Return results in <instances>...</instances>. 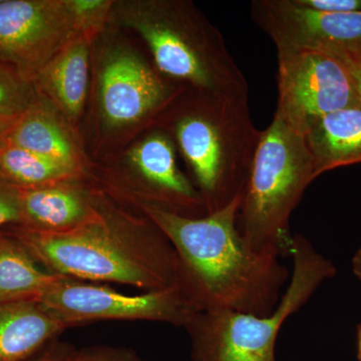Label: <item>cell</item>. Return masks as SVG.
<instances>
[{"instance_id": "1", "label": "cell", "mask_w": 361, "mask_h": 361, "mask_svg": "<svg viewBox=\"0 0 361 361\" xmlns=\"http://www.w3.org/2000/svg\"><path fill=\"white\" fill-rule=\"evenodd\" d=\"M240 198L201 218L140 204L174 248L178 287L198 312L269 315L290 279L281 257L255 251L242 238L237 228Z\"/></svg>"}, {"instance_id": "2", "label": "cell", "mask_w": 361, "mask_h": 361, "mask_svg": "<svg viewBox=\"0 0 361 361\" xmlns=\"http://www.w3.org/2000/svg\"><path fill=\"white\" fill-rule=\"evenodd\" d=\"M4 230L52 274L145 292L179 284L177 254L148 218L135 219L101 204L94 220L73 231L44 234L20 226Z\"/></svg>"}, {"instance_id": "3", "label": "cell", "mask_w": 361, "mask_h": 361, "mask_svg": "<svg viewBox=\"0 0 361 361\" xmlns=\"http://www.w3.org/2000/svg\"><path fill=\"white\" fill-rule=\"evenodd\" d=\"M195 90L172 133L211 214L241 197L262 130L252 122L249 94Z\"/></svg>"}, {"instance_id": "4", "label": "cell", "mask_w": 361, "mask_h": 361, "mask_svg": "<svg viewBox=\"0 0 361 361\" xmlns=\"http://www.w3.org/2000/svg\"><path fill=\"white\" fill-rule=\"evenodd\" d=\"M315 179L303 135L274 115L262 130L240 198L237 228L247 245L262 253L289 256L292 213Z\"/></svg>"}, {"instance_id": "5", "label": "cell", "mask_w": 361, "mask_h": 361, "mask_svg": "<svg viewBox=\"0 0 361 361\" xmlns=\"http://www.w3.org/2000/svg\"><path fill=\"white\" fill-rule=\"evenodd\" d=\"M289 256L290 279L271 314L226 311L195 314L185 327L191 337L194 361H276L275 345L284 323L337 272L334 262L302 235H294Z\"/></svg>"}, {"instance_id": "6", "label": "cell", "mask_w": 361, "mask_h": 361, "mask_svg": "<svg viewBox=\"0 0 361 361\" xmlns=\"http://www.w3.org/2000/svg\"><path fill=\"white\" fill-rule=\"evenodd\" d=\"M135 27L158 70L193 90L249 94L245 77L219 30L184 2H154Z\"/></svg>"}, {"instance_id": "7", "label": "cell", "mask_w": 361, "mask_h": 361, "mask_svg": "<svg viewBox=\"0 0 361 361\" xmlns=\"http://www.w3.org/2000/svg\"><path fill=\"white\" fill-rule=\"evenodd\" d=\"M39 302L66 329L103 320H141L185 329L198 313L179 287L130 295L59 275Z\"/></svg>"}, {"instance_id": "8", "label": "cell", "mask_w": 361, "mask_h": 361, "mask_svg": "<svg viewBox=\"0 0 361 361\" xmlns=\"http://www.w3.org/2000/svg\"><path fill=\"white\" fill-rule=\"evenodd\" d=\"M274 115L300 134L332 111L360 106L348 66L331 52L302 51L278 56Z\"/></svg>"}, {"instance_id": "9", "label": "cell", "mask_w": 361, "mask_h": 361, "mask_svg": "<svg viewBox=\"0 0 361 361\" xmlns=\"http://www.w3.org/2000/svg\"><path fill=\"white\" fill-rule=\"evenodd\" d=\"M80 28L70 1H0V63L30 80Z\"/></svg>"}, {"instance_id": "10", "label": "cell", "mask_w": 361, "mask_h": 361, "mask_svg": "<svg viewBox=\"0 0 361 361\" xmlns=\"http://www.w3.org/2000/svg\"><path fill=\"white\" fill-rule=\"evenodd\" d=\"M251 16L274 42L278 56L302 51H355L361 47V13H324L297 0H254Z\"/></svg>"}, {"instance_id": "11", "label": "cell", "mask_w": 361, "mask_h": 361, "mask_svg": "<svg viewBox=\"0 0 361 361\" xmlns=\"http://www.w3.org/2000/svg\"><path fill=\"white\" fill-rule=\"evenodd\" d=\"M174 92L142 59L128 52L111 56L101 75L106 121L122 126L142 120L170 104Z\"/></svg>"}, {"instance_id": "12", "label": "cell", "mask_w": 361, "mask_h": 361, "mask_svg": "<svg viewBox=\"0 0 361 361\" xmlns=\"http://www.w3.org/2000/svg\"><path fill=\"white\" fill-rule=\"evenodd\" d=\"M130 161L144 187L146 204L188 218L207 215L205 205L197 188L180 172L175 147L161 132L149 135L130 153Z\"/></svg>"}, {"instance_id": "13", "label": "cell", "mask_w": 361, "mask_h": 361, "mask_svg": "<svg viewBox=\"0 0 361 361\" xmlns=\"http://www.w3.org/2000/svg\"><path fill=\"white\" fill-rule=\"evenodd\" d=\"M20 227L44 234L73 231L94 219L101 204L70 182L18 189Z\"/></svg>"}, {"instance_id": "14", "label": "cell", "mask_w": 361, "mask_h": 361, "mask_svg": "<svg viewBox=\"0 0 361 361\" xmlns=\"http://www.w3.org/2000/svg\"><path fill=\"white\" fill-rule=\"evenodd\" d=\"M66 329L39 301H0V361H25Z\"/></svg>"}, {"instance_id": "15", "label": "cell", "mask_w": 361, "mask_h": 361, "mask_svg": "<svg viewBox=\"0 0 361 361\" xmlns=\"http://www.w3.org/2000/svg\"><path fill=\"white\" fill-rule=\"evenodd\" d=\"M302 135L312 157L315 178L334 169L361 163L360 106L320 116Z\"/></svg>"}, {"instance_id": "16", "label": "cell", "mask_w": 361, "mask_h": 361, "mask_svg": "<svg viewBox=\"0 0 361 361\" xmlns=\"http://www.w3.org/2000/svg\"><path fill=\"white\" fill-rule=\"evenodd\" d=\"M37 77L66 115L77 116L84 106L89 82L87 37H73Z\"/></svg>"}, {"instance_id": "17", "label": "cell", "mask_w": 361, "mask_h": 361, "mask_svg": "<svg viewBox=\"0 0 361 361\" xmlns=\"http://www.w3.org/2000/svg\"><path fill=\"white\" fill-rule=\"evenodd\" d=\"M58 277L44 269L13 235L0 230V301H39Z\"/></svg>"}, {"instance_id": "18", "label": "cell", "mask_w": 361, "mask_h": 361, "mask_svg": "<svg viewBox=\"0 0 361 361\" xmlns=\"http://www.w3.org/2000/svg\"><path fill=\"white\" fill-rule=\"evenodd\" d=\"M7 142L49 159L75 175L80 173V161L70 139L51 116L33 104L16 118Z\"/></svg>"}, {"instance_id": "19", "label": "cell", "mask_w": 361, "mask_h": 361, "mask_svg": "<svg viewBox=\"0 0 361 361\" xmlns=\"http://www.w3.org/2000/svg\"><path fill=\"white\" fill-rule=\"evenodd\" d=\"M78 175L49 159L14 145L0 148V179L18 189L73 180Z\"/></svg>"}, {"instance_id": "20", "label": "cell", "mask_w": 361, "mask_h": 361, "mask_svg": "<svg viewBox=\"0 0 361 361\" xmlns=\"http://www.w3.org/2000/svg\"><path fill=\"white\" fill-rule=\"evenodd\" d=\"M28 80L0 63V115L16 116L32 104Z\"/></svg>"}, {"instance_id": "21", "label": "cell", "mask_w": 361, "mask_h": 361, "mask_svg": "<svg viewBox=\"0 0 361 361\" xmlns=\"http://www.w3.org/2000/svg\"><path fill=\"white\" fill-rule=\"evenodd\" d=\"M66 361H147L129 348L94 345L75 348L73 346Z\"/></svg>"}, {"instance_id": "22", "label": "cell", "mask_w": 361, "mask_h": 361, "mask_svg": "<svg viewBox=\"0 0 361 361\" xmlns=\"http://www.w3.org/2000/svg\"><path fill=\"white\" fill-rule=\"evenodd\" d=\"M18 189L0 179V230L20 225Z\"/></svg>"}, {"instance_id": "23", "label": "cell", "mask_w": 361, "mask_h": 361, "mask_svg": "<svg viewBox=\"0 0 361 361\" xmlns=\"http://www.w3.org/2000/svg\"><path fill=\"white\" fill-rule=\"evenodd\" d=\"M318 11L331 13H361V0H297Z\"/></svg>"}, {"instance_id": "24", "label": "cell", "mask_w": 361, "mask_h": 361, "mask_svg": "<svg viewBox=\"0 0 361 361\" xmlns=\"http://www.w3.org/2000/svg\"><path fill=\"white\" fill-rule=\"evenodd\" d=\"M71 348H73L71 344L59 341L58 338L51 342L37 355L25 361H66V356Z\"/></svg>"}, {"instance_id": "25", "label": "cell", "mask_w": 361, "mask_h": 361, "mask_svg": "<svg viewBox=\"0 0 361 361\" xmlns=\"http://www.w3.org/2000/svg\"><path fill=\"white\" fill-rule=\"evenodd\" d=\"M331 54H336L339 59H342L345 66H348L355 82L356 94L358 97V104L361 108V65L355 54L350 51H332Z\"/></svg>"}, {"instance_id": "26", "label": "cell", "mask_w": 361, "mask_h": 361, "mask_svg": "<svg viewBox=\"0 0 361 361\" xmlns=\"http://www.w3.org/2000/svg\"><path fill=\"white\" fill-rule=\"evenodd\" d=\"M351 264H353V273L361 283V247L357 249V251L353 255ZM357 357L358 360L361 361V323L357 326Z\"/></svg>"}, {"instance_id": "27", "label": "cell", "mask_w": 361, "mask_h": 361, "mask_svg": "<svg viewBox=\"0 0 361 361\" xmlns=\"http://www.w3.org/2000/svg\"><path fill=\"white\" fill-rule=\"evenodd\" d=\"M18 116L0 115V148H2L8 142L9 133H11V128Z\"/></svg>"}, {"instance_id": "28", "label": "cell", "mask_w": 361, "mask_h": 361, "mask_svg": "<svg viewBox=\"0 0 361 361\" xmlns=\"http://www.w3.org/2000/svg\"><path fill=\"white\" fill-rule=\"evenodd\" d=\"M350 52H353V54H355V56H356V59H358V61H360V65H361V47H360V49H356L355 51H350Z\"/></svg>"}]
</instances>
